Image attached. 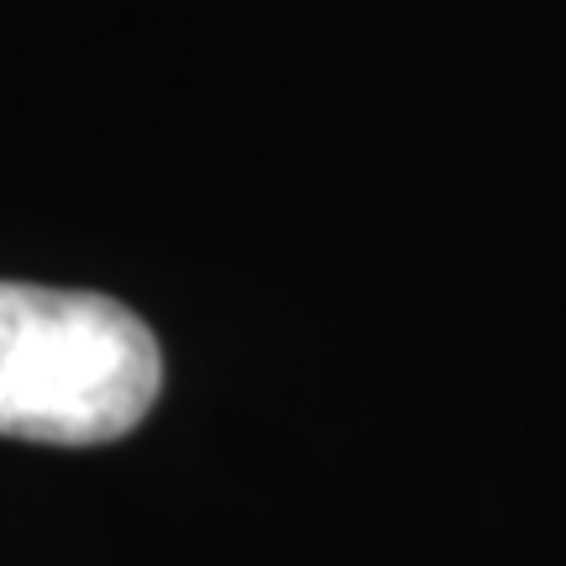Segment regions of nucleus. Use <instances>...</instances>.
Segmentation results:
<instances>
[{"mask_svg": "<svg viewBox=\"0 0 566 566\" xmlns=\"http://www.w3.org/2000/svg\"><path fill=\"white\" fill-rule=\"evenodd\" d=\"M163 352L137 310L84 289L0 283V436L105 446L158 405Z\"/></svg>", "mask_w": 566, "mask_h": 566, "instance_id": "nucleus-1", "label": "nucleus"}]
</instances>
